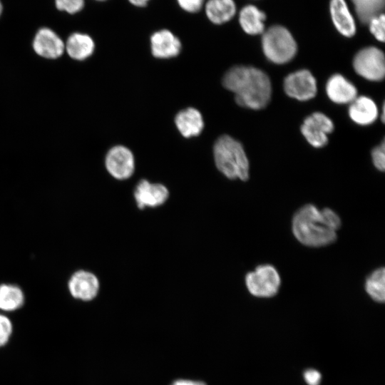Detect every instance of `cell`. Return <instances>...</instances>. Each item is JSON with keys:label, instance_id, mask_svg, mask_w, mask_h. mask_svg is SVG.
<instances>
[{"label": "cell", "instance_id": "cell-1", "mask_svg": "<svg viewBox=\"0 0 385 385\" xmlns=\"http://www.w3.org/2000/svg\"><path fill=\"white\" fill-rule=\"evenodd\" d=\"M341 226L339 216L330 208L319 210L312 204L299 208L294 214L292 227L296 239L313 247L328 245L337 237Z\"/></svg>", "mask_w": 385, "mask_h": 385}, {"label": "cell", "instance_id": "cell-2", "mask_svg": "<svg viewBox=\"0 0 385 385\" xmlns=\"http://www.w3.org/2000/svg\"><path fill=\"white\" fill-rule=\"evenodd\" d=\"M224 87L235 94L236 103L252 110L262 109L272 96V83L262 70L246 66L230 68L222 78Z\"/></svg>", "mask_w": 385, "mask_h": 385}, {"label": "cell", "instance_id": "cell-3", "mask_svg": "<svg viewBox=\"0 0 385 385\" xmlns=\"http://www.w3.org/2000/svg\"><path fill=\"white\" fill-rule=\"evenodd\" d=\"M213 155L218 170L229 179L247 180L250 163L242 145L228 135H222L215 142Z\"/></svg>", "mask_w": 385, "mask_h": 385}, {"label": "cell", "instance_id": "cell-4", "mask_svg": "<svg viewBox=\"0 0 385 385\" xmlns=\"http://www.w3.org/2000/svg\"><path fill=\"white\" fill-rule=\"evenodd\" d=\"M262 48L265 57L275 64H284L295 56L297 42L290 31L283 26L274 25L262 34Z\"/></svg>", "mask_w": 385, "mask_h": 385}, {"label": "cell", "instance_id": "cell-5", "mask_svg": "<svg viewBox=\"0 0 385 385\" xmlns=\"http://www.w3.org/2000/svg\"><path fill=\"white\" fill-rule=\"evenodd\" d=\"M280 283L277 270L270 265H260L245 277V284L249 292L257 297H273L277 293Z\"/></svg>", "mask_w": 385, "mask_h": 385}, {"label": "cell", "instance_id": "cell-6", "mask_svg": "<svg viewBox=\"0 0 385 385\" xmlns=\"http://www.w3.org/2000/svg\"><path fill=\"white\" fill-rule=\"evenodd\" d=\"M353 68L361 77L370 81H380L385 75L384 54L377 47H365L354 56Z\"/></svg>", "mask_w": 385, "mask_h": 385}, {"label": "cell", "instance_id": "cell-7", "mask_svg": "<svg viewBox=\"0 0 385 385\" xmlns=\"http://www.w3.org/2000/svg\"><path fill=\"white\" fill-rule=\"evenodd\" d=\"M334 129L332 119L321 112H314L307 116L300 128L306 140L316 148H322L328 143V135Z\"/></svg>", "mask_w": 385, "mask_h": 385}, {"label": "cell", "instance_id": "cell-8", "mask_svg": "<svg viewBox=\"0 0 385 385\" xmlns=\"http://www.w3.org/2000/svg\"><path fill=\"white\" fill-rule=\"evenodd\" d=\"M283 88L292 98L306 101L315 97L317 83L313 74L307 69H300L287 75L284 79Z\"/></svg>", "mask_w": 385, "mask_h": 385}, {"label": "cell", "instance_id": "cell-9", "mask_svg": "<svg viewBox=\"0 0 385 385\" xmlns=\"http://www.w3.org/2000/svg\"><path fill=\"white\" fill-rule=\"evenodd\" d=\"M105 165L109 174L114 178L126 180L135 170L134 155L128 148L115 145L108 151Z\"/></svg>", "mask_w": 385, "mask_h": 385}, {"label": "cell", "instance_id": "cell-10", "mask_svg": "<svg viewBox=\"0 0 385 385\" xmlns=\"http://www.w3.org/2000/svg\"><path fill=\"white\" fill-rule=\"evenodd\" d=\"M169 197L168 188L160 183L141 180L134 190V198L138 208L156 207L164 204Z\"/></svg>", "mask_w": 385, "mask_h": 385}, {"label": "cell", "instance_id": "cell-11", "mask_svg": "<svg viewBox=\"0 0 385 385\" xmlns=\"http://www.w3.org/2000/svg\"><path fill=\"white\" fill-rule=\"evenodd\" d=\"M68 287L73 297L90 301L98 294L100 282L93 273L86 270H78L71 276Z\"/></svg>", "mask_w": 385, "mask_h": 385}, {"label": "cell", "instance_id": "cell-12", "mask_svg": "<svg viewBox=\"0 0 385 385\" xmlns=\"http://www.w3.org/2000/svg\"><path fill=\"white\" fill-rule=\"evenodd\" d=\"M151 53L157 58L167 59L177 56L181 51L179 38L168 29L155 31L150 38Z\"/></svg>", "mask_w": 385, "mask_h": 385}, {"label": "cell", "instance_id": "cell-13", "mask_svg": "<svg viewBox=\"0 0 385 385\" xmlns=\"http://www.w3.org/2000/svg\"><path fill=\"white\" fill-rule=\"evenodd\" d=\"M33 48L38 56L45 58L54 59L63 53L65 44L53 30L41 28L34 36Z\"/></svg>", "mask_w": 385, "mask_h": 385}, {"label": "cell", "instance_id": "cell-14", "mask_svg": "<svg viewBox=\"0 0 385 385\" xmlns=\"http://www.w3.org/2000/svg\"><path fill=\"white\" fill-rule=\"evenodd\" d=\"M329 13L335 29L341 35L347 38L355 35V19L345 0H330Z\"/></svg>", "mask_w": 385, "mask_h": 385}, {"label": "cell", "instance_id": "cell-15", "mask_svg": "<svg viewBox=\"0 0 385 385\" xmlns=\"http://www.w3.org/2000/svg\"><path fill=\"white\" fill-rule=\"evenodd\" d=\"M325 91L328 98L337 104L350 103L357 96L356 86L339 73L329 77Z\"/></svg>", "mask_w": 385, "mask_h": 385}, {"label": "cell", "instance_id": "cell-16", "mask_svg": "<svg viewBox=\"0 0 385 385\" xmlns=\"http://www.w3.org/2000/svg\"><path fill=\"white\" fill-rule=\"evenodd\" d=\"M351 120L359 125L373 123L379 115L376 103L366 96H356L350 103L348 109Z\"/></svg>", "mask_w": 385, "mask_h": 385}, {"label": "cell", "instance_id": "cell-17", "mask_svg": "<svg viewBox=\"0 0 385 385\" xmlns=\"http://www.w3.org/2000/svg\"><path fill=\"white\" fill-rule=\"evenodd\" d=\"M175 123L180 134L185 138L200 135L204 128L201 113L192 107L179 111L175 115Z\"/></svg>", "mask_w": 385, "mask_h": 385}, {"label": "cell", "instance_id": "cell-18", "mask_svg": "<svg viewBox=\"0 0 385 385\" xmlns=\"http://www.w3.org/2000/svg\"><path fill=\"white\" fill-rule=\"evenodd\" d=\"M238 20L240 27L247 34L259 35L265 31L266 14L255 5L242 7L239 12Z\"/></svg>", "mask_w": 385, "mask_h": 385}, {"label": "cell", "instance_id": "cell-19", "mask_svg": "<svg viewBox=\"0 0 385 385\" xmlns=\"http://www.w3.org/2000/svg\"><path fill=\"white\" fill-rule=\"evenodd\" d=\"M203 8L207 19L216 25L230 21L237 12L234 0H207Z\"/></svg>", "mask_w": 385, "mask_h": 385}, {"label": "cell", "instance_id": "cell-20", "mask_svg": "<svg viewBox=\"0 0 385 385\" xmlns=\"http://www.w3.org/2000/svg\"><path fill=\"white\" fill-rule=\"evenodd\" d=\"M65 48L71 58L83 61L93 54L95 43L89 35L76 32L68 38Z\"/></svg>", "mask_w": 385, "mask_h": 385}, {"label": "cell", "instance_id": "cell-21", "mask_svg": "<svg viewBox=\"0 0 385 385\" xmlns=\"http://www.w3.org/2000/svg\"><path fill=\"white\" fill-rule=\"evenodd\" d=\"M25 297L22 289L11 284L0 285V309L14 311L24 303Z\"/></svg>", "mask_w": 385, "mask_h": 385}, {"label": "cell", "instance_id": "cell-22", "mask_svg": "<svg viewBox=\"0 0 385 385\" xmlns=\"http://www.w3.org/2000/svg\"><path fill=\"white\" fill-rule=\"evenodd\" d=\"M351 2L359 21L367 24L371 18L383 13L385 0H351Z\"/></svg>", "mask_w": 385, "mask_h": 385}, {"label": "cell", "instance_id": "cell-23", "mask_svg": "<svg viewBox=\"0 0 385 385\" xmlns=\"http://www.w3.org/2000/svg\"><path fill=\"white\" fill-rule=\"evenodd\" d=\"M365 289L369 297L377 302L385 299V270L384 267L375 270L365 282Z\"/></svg>", "mask_w": 385, "mask_h": 385}, {"label": "cell", "instance_id": "cell-24", "mask_svg": "<svg viewBox=\"0 0 385 385\" xmlns=\"http://www.w3.org/2000/svg\"><path fill=\"white\" fill-rule=\"evenodd\" d=\"M385 17L384 13H381L371 18L366 24L369 26L370 33L379 41L384 42L385 34Z\"/></svg>", "mask_w": 385, "mask_h": 385}, {"label": "cell", "instance_id": "cell-25", "mask_svg": "<svg viewBox=\"0 0 385 385\" xmlns=\"http://www.w3.org/2000/svg\"><path fill=\"white\" fill-rule=\"evenodd\" d=\"M56 8L68 14H76L84 6V0H55Z\"/></svg>", "mask_w": 385, "mask_h": 385}, {"label": "cell", "instance_id": "cell-26", "mask_svg": "<svg viewBox=\"0 0 385 385\" xmlns=\"http://www.w3.org/2000/svg\"><path fill=\"white\" fill-rule=\"evenodd\" d=\"M371 159L374 165L379 171L385 168V144L384 141L375 147L371 151Z\"/></svg>", "mask_w": 385, "mask_h": 385}, {"label": "cell", "instance_id": "cell-27", "mask_svg": "<svg viewBox=\"0 0 385 385\" xmlns=\"http://www.w3.org/2000/svg\"><path fill=\"white\" fill-rule=\"evenodd\" d=\"M176 1L181 9L190 14L199 12L205 3V0H176Z\"/></svg>", "mask_w": 385, "mask_h": 385}, {"label": "cell", "instance_id": "cell-28", "mask_svg": "<svg viewBox=\"0 0 385 385\" xmlns=\"http://www.w3.org/2000/svg\"><path fill=\"white\" fill-rule=\"evenodd\" d=\"M11 332V321L8 317L0 314V346L4 345L8 342Z\"/></svg>", "mask_w": 385, "mask_h": 385}, {"label": "cell", "instance_id": "cell-29", "mask_svg": "<svg viewBox=\"0 0 385 385\" xmlns=\"http://www.w3.org/2000/svg\"><path fill=\"white\" fill-rule=\"evenodd\" d=\"M304 378L308 385H319L322 376L318 371L311 369L304 373Z\"/></svg>", "mask_w": 385, "mask_h": 385}, {"label": "cell", "instance_id": "cell-30", "mask_svg": "<svg viewBox=\"0 0 385 385\" xmlns=\"http://www.w3.org/2000/svg\"><path fill=\"white\" fill-rule=\"evenodd\" d=\"M173 385H205L202 382L192 381L189 380H178L173 383Z\"/></svg>", "mask_w": 385, "mask_h": 385}, {"label": "cell", "instance_id": "cell-31", "mask_svg": "<svg viewBox=\"0 0 385 385\" xmlns=\"http://www.w3.org/2000/svg\"><path fill=\"white\" fill-rule=\"evenodd\" d=\"M128 1L130 4L136 7H144L150 1V0H128Z\"/></svg>", "mask_w": 385, "mask_h": 385}, {"label": "cell", "instance_id": "cell-32", "mask_svg": "<svg viewBox=\"0 0 385 385\" xmlns=\"http://www.w3.org/2000/svg\"><path fill=\"white\" fill-rule=\"evenodd\" d=\"M2 10H3V6H2L1 1L0 0V16H1V13H2Z\"/></svg>", "mask_w": 385, "mask_h": 385}, {"label": "cell", "instance_id": "cell-33", "mask_svg": "<svg viewBox=\"0 0 385 385\" xmlns=\"http://www.w3.org/2000/svg\"><path fill=\"white\" fill-rule=\"evenodd\" d=\"M96 1H106V0H96Z\"/></svg>", "mask_w": 385, "mask_h": 385}]
</instances>
